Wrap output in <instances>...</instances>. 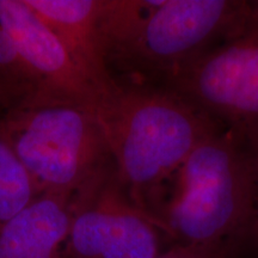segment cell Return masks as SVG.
Listing matches in <instances>:
<instances>
[{
    "mask_svg": "<svg viewBox=\"0 0 258 258\" xmlns=\"http://www.w3.org/2000/svg\"><path fill=\"white\" fill-rule=\"evenodd\" d=\"M91 112L121 185L146 214L194 148L221 128L163 85L115 82Z\"/></svg>",
    "mask_w": 258,
    "mask_h": 258,
    "instance_id": "cell-1",
    "label": "cell"
},
{
    "mask_svg": "<svg viewBox=\"0 0 258 258\" xmlns=\"http://www.w3.org/2000/svg\"><path fill=\"white\" fill-rule=\"evenodd\" d=\"M252 198V153L219 128L192 150L148 209L170 245L230 258L240 250Z\"/></svg>",
    "mask_w": 258,
    "mask_h": 258,
    "instance_id": "cell-2",
    "label": "cell"
},
{
    "mask_svg": "<svg viewBox=\"0 0 258 258\" xmlns=\"http://www.w3.org/2000/svg\"><path fill=\"white\" fill-rule=\"evenodd\" d=\"M38 192L76 195L112 165L95 115L70 104L32 105L0 131Z\"/></svg>",
    "mask_w": 258,
    "mask_h": 258,
    "instance_id": "cell-3",
    "label": "cell"
},
{
    "mask_svg": "<svg viewBox=\"0 0 258 258\" xmlns=\"http://www.w3.org/2000/svg\"><path fill=\"white\" fill-rule=\"evenodd\" d=\"M163 86L249 148L258 147V15L252 4L239 30L180 69Z\"/></svg>",
    "mask_w": 258,
    "mask_h": 258,
    "instance_id": "cell-4",
    "label": "cell"
},
{
    "mask_svg": "<svg viewBox=\"0 0 258 258\" xmlns=\"http://www.w3.org/2000/svg\"><path fill=\"white\" fill-rule=\"evenodd\" d=\"M251 2L161 0L137 36L115 57L163 85L180 69L243 27Z\"/></svg>",
    "mask_w": 258,
    "mask_h": 258,
    "instance_id": "cell-5",
    "label": "cell"
},
{
    "mask_svg": "<svg viewBox=\"0 0 258 258\" xmlns=\"http://www.w3.org/2000/svg\"><path fill=\"white\" fill-rule=\"evenodd\" d=\"M167 246L163 232L132 201L111 165L74 195L59 258H154Z\"/></svg>",
    "mask_w": 258,
    "mask_h": 258,
    "instance_id": "cell-6",
    "label": "cell"
},
{
    "mask_svg": "<svg viewBox=\"0 0 258 258\" xmlns=\"http://www.w3.org/2000/svg\"><path fill=\"white\" fill-rule=\"evenodd\" d=\"M0 27L15 41L36 86L32 105L70 104L92 110L101 93L27 0H0Z\"/></svg>",
    "mask_w": 258,
    "mask_h": 258,
    "instance_id": "cell-7",
    "label": "cell"
},
{
    "mask_svg": "<svg viewBox=\"0 0 258 258\" xmlns=\"http://www.w3.org/2000/svg\"><path fill=\"white\" fill-rule=\"evenodd\" d=\"M69 51L84 76L103 93L116 80L101 30L102 0H27Z\"/></svg>",
    "mask_w": 258,
    "mask_h": 258,
    "instance_id": "cell-8",
    "label": "cell"
},
{
    "mask_svg": "<svg viewBox=\"0 0 258 258\" xmlns=\"http://www.w3.org/2000/svg\"><path fill=\"white\" fill-rule=\"evenodd\" d=\"M74 195L42 192L0 226V258H59L73 214Z\"/></svg>",
    "mask_w": 258,
    "mask_h": 258,
    "instance_id": "cell-9",
    "label": "cell"
},
{
    "mask_svg": "<svg viewBox=\"0 0 258 258\" xmlns=\"http://www.w3.org/2000/svg\"><path fill=\"white\" fill-rule=\"evenodd\" d=\"M37 192L30 173L0 134V226L28 207Z\"/></svg>",
    "mask_w": 258,
    "mask_h": 258,
    "instance_id": "cell-10",
    "label": "cell"
},
{
    "mask_svg": "<svg viewBox=\"0 0 258 258\" xmlns=\"http://www.w3.org/2000/svg\"><path fill=\"white\" fill-rule=\"evenodd\" d=\"M0 72H5L17 79L32 82L31 74L15 41L3 27H0Z\"/></svg>",
    "mask_w": 258,
    "mask_h": 258,
    "instance_id": "cell-11",
    "label": "cell"
},
{
    "mask_svg": "<svg viewBox=\"0 0 258 258\" xmlns=\"http://www.w3.org/2000/svg\"><path fill=\"white\" fill-rule=\"evenodd\" d=\"M250 150L252 153V198L240 250L251 251L258 256V147Z\"/></svg>",
    "mask_w": 258,
    "mask_h": 258,
    "instance_id": "cell-12",
    "label": "cell"
},
{
    "mask_svg": "<svg viewBox=\"0 0 258 258\" xmlns=\"http://www.w3.org/2000/svg\"><path fill=\"white\" fill-rule=\"evenodd\" d=\"M154 258H226L213 251H207L196 247L179 246V245H170Z\"/></svg>",
    "mask_w": 258,
    "mask_h": 258,
    "instance_id": "cell-13",
    "label": "cell"
},
{
    "mask_svg": "<svg viewBox=\"0 0 258 258\" xmlns=\"http://www.w3.org/2000/svg\"><path fill=\"white\" fill-rule=\"evenodd\" d=\"M251 4H252V10L253 12L256 15H258V2H251Z\"/></svg>",
    "mask_w": 258,
    "mask_h": 258,
    "instance_id": "cell-14",
    "label": "cell"
}]
</instances>
